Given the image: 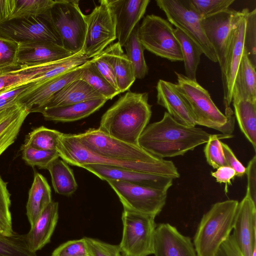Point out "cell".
Returning <instances> with one entry per match:
<instances>
[{
  "mask_svg": "<svg viewBox=\"0 0 256 256\" xmlns=\"http://www.w3.org/2000/svg\"><path fill=\"white\" fill-rule=\"evenodd\" d=\"M238 204L234 200L217 202L203 215L194 237L198 256H214L233 230Z\"/></svg>",
  "mask_w": 256,
  "mask_h": 256,
  "instance_id": "5b68a950",
  "label": "cell"
},
{
  "mask_svg": "<svg viewBox=\"0 0 256 256\" xmlns=\"http://www.w3.org/2000/svg\"><path fill=\"white\" fill-rule=\"evenodd\" d=\"M246 26V20L244 16L232 32L227 52L224 74L222 77L225 108H230V104L232 102L234 82L244 52Z\"/></svg>",
  "mask_w": 256,
  "mask_h": 256,
  "instance_id": "ffe728a7",
  "label": "cell"
},
{
  "mask_svg": "<svg viewBox=\"0 0 256 256\" xmlns=\"http://www.w3.org/2000/svg\"><path fill=\"white\" fill-rule=\"evenodd\" d=\"M155 216L124 208L121 241L118 245L124 256H148L154 254L157 224Z\"/></svg>",
  "mask_w": 256,
  "mask_h": 256,
  "instance_id": "ba28073f",
  "label": "cell"
},
{
  "mask_svg": "<svg viewBox=\"0 0 256 256\" xmlns=\"http://www.w3.org/2000/svg\"><path fill=\"white\" fill-rule=\"evenodd\" d=\"M114 16L116 37L122 47L144 16L150 0H107Z\"/></svg>",
  "mask_w": 256,
  "mask_h": 256,
  "instance_id": "ac0fdd59",
  "label": "cell"
},
{
  "mask_svg": "<svg viewBox=\"0 0 256 256\" xmlns=\"http://www.w3.org/2000/svg\"><path fill=\"white\" fill-rule=\"evenodd\" d=\"M174 32L180 44L184 62L186 76L196 81V70L203 52L200 48L188 36L179 29Z\"/></svg>",
  "mask_w": 256,
  "mask_h": 256,
  "instance_id": "1f68e13d",
  "label": "cell"
},
{
  "mask_svg": "<svg viewBox=\"0 0 256 256\" xmlns=\"http://www.w3.org/2000/svg\"><path fill=\"white\" fill-rule=\"evenodd\" d=\"M7 108L2 110V111H0V120H1V119L4 117V114H6V110H7Z\"/></svg>",
  "mask_w": 256,
  "mask_h": 256,
  "instance_id": "11a10c76",
  "label": "cell"
},
{
  "mask_svg": "<svg viewBox=\"0 0 256 256\" xmlns=\"http://www.w3.org/2000/svg\"><path fill=\"white\" fill-rule=\"evenodd\" d=\"M233 137L232 135L211 134L204 148L207 162L213 168L228 166L222 146L221 140Z\"/></svg>",
  "mask_w": 256,
  "mask_h": 256,
  "instance_id": "74e56055",
  "label": "cell"
},
{
  "mask_svg": "<svg viewBox=\"0 0 256 256\" xmlns=\"http://www.w3.org/2000/svg\"><path fill=\"white\" fill-rule=\"evenodd\" d=\"M248 10L242 11L229 10L202 19L206 36L217 56L222 77L224 76L226 60L232 32Z\"/></svg>",
  "mask_w": 256,
  "mask_h": 256,
  "instance_id": "4fadbf2b",
  "label": "cell"
},
{
  "mask_svg": "<svg viewBox=\"0 0 256 256\" xmlns=\"http://www.w3.org/2000/svg\"><path fill=\"white\" fill-rule=\"evenodd\" d=\"M14 232L13 233H11L8 230H4L3 228L0 226V234L4 235V236H11L14 234Z\"/></svg>",
  "mask_w": 256,
  "mask_h": 256,
  "instance_id": "db71d44e",
  "label": "cell"
},
{
  "mask_svg": "<svg viewBox=\"0 0 256 256\" xmlns=\"http://www.w3.org/2000/svg\"><path fill=\"white\" fill-rule=\"evenodd\" d=\"M7 72H9V71H6V70H0V75Z\"/></svg>",
  "mask_w": 256,
  "mask_h": 256,
  "instance_id": "9f6ffc18",
  "label": "cell"
},
{
  "mask_svg": "<svg viewBox=\"0 0 256 256\" xmlns=\"http://www.w3.org/2000/svg\"><path fill=\"white\" fill-rule=\"evenodd\" d=\"M56 150L60 158L67 164L81 167L86 164H98L178 178L180 174L174 163L166 160L159 164L120 160L96 154L84 146L74 134H62Z\"/></svg>",
  "mask_w": 256,
  "mask_h": 256,
  "instance_id": "3957f363",
  "label": "cell"
},
{
  "mask_svg": "<svg viewBox=\"0 0 256 256\" xmlns=\"http://www.w3.org/2000/svg\"><path fill=\"white\" fill-rule=\"evenodd\" d=\"M16 6V0H0V22L10 18Z\"/></svg>",
  "mask_w": 256,
  "mask_h": 256,
  "instance_id": "816d5d0a",
  "label": "cell"
},
{
  "mask_svg": "<svg viewBox=\"0 0 256 256\" xmlns=\"http://www.w3.org/2000/svg\"><path fill=\"white\" fill-rule=\"evenodd\" d=\"M85 15L86 33L82 52L88 60L100 54L116 39L114 16L107 0H100Z\"/></svg>",
  "mask_w": 256,
  "mask_h": 256,
  "instance_id": "8fae6325",
  "label": "cell"
},
{
  "mask_svg": "<svg viewBox=\"0 0 256 256\" xmlns=\"http://www.w3.org/2000/svg\"><path fill=\"white\" fill-rule=\"evenodd\" d=\"M232 96L256 102V68L244 50L235 78Z\"/></svg>",
  "mask_w": 256,
  "mask_h": 256,
  "instance_id": "f1b7e54d",
  "label": "cell"
},
{
  "mask_svg": "<svg viewBox=\"0 0 256 256\" xmlns=\"http://www.w3.org/2000/svg\"><path fill=\"white\" fill-rule=\"evenodd\" d=\"M107 100L102 98L64 106L45 108L38 112L47 120L72 122L88 116L102 107Z\"/></svg>",
  "mask_w": 256,
  "mask_h": 256,
  "instance_id": "cb8c5ba5",
  "label": "cell"
},
{
  "mask_svg": "<svg viewBox=\"0 0 256 256\" xmlns=\"http://www.w3.org/2000/svg\"><path fill=\"white\" fill-rule=\"evenodd\" d=\"M234 0H190L195 10L204 18L228 9Z\"/></svg>",
  "mask_w": 256,
  "mask_h": 256,
  "instance_id": "b9f144b4",
  "label": "cell"
},
{
  "mask_svg": "<svg viewBox=\"0 0 256 256\" xmlns=\"http://www.w3.org/2000/svg\"><path fill=\"white\" fill-rule=\"evenodd\" d=\"M175 74L176 88L188 103L196 124L214 129L224 135H232L235 118L230 107L225 108L224 114L214 102L208 92L197 81L176 72Z\"/></svg>",
  "mask_w": 256,
  "mask_h": 256,
  "instance_id": "277c9868",
  "label": "cell"
},
{
  "mask_svg": "<svg viewBox=\"0 0 256 256\" xmlns=\"http://www.w3.org/2000/svg\"><path fill=\"white\" fill-rule=\"evenodd\" d=\"M0 36L18 43L45 42L62 46L52 25L42 16L12 18L1 22Z\"/></svg>",
  "mask_w": 256,
  "mask_h": 256,
  "instance_id": "5bb4252c",
  "label": "cell"
},
{
  "mask_svg": "<svg viewBox=\"0 0 256 256\" xmlns=\"http://www.w3.org/2000/svg\"><path fill=\"white\" fill-rule=\"evenodd\" d=\"M232 236L244 256L256 250V204L246 196L238 202Z\"/></svg>",
  "mask_w": 256,
  "mask_h": 256,
  "instance_id": "e0dca14e",
  "label": "cell"
},
{
  "mask_svg": "<svg viewBox=\"0 0 256 256\" xmlns=\"http://www.w3.org/2000/svg\"><path fill=\"white\" fill-rule=\"evenodd\" d=\"M90 60L102 75L115 89L118 90L114 70L108 60L101 54Z\"/></svg>",
  "mask_w": 256,
  "mask_h": 256,
  "instance_id": "bcb514c9",
  "label": "cell"
},
{
  "mask_svg": "<svg viewBox=\"0 0 256 256\" xmlns=\"http://www.w3.org/2000/svg\"><path fill=\"white\" fill-rule=\"evenodd\" d=\"M18 104L16 98H0V112Z\"/></svg>",
  "mask_w": 256,
  "mask_h": 256,
  "instance_id": "f5cc1de1",
  "label": "cell"
},
{
  "mask_svg": "<svg viewBox=\"0 0 256 256\" xmlns=\"http://www.w3.org/2000/svg\"><path fill=\"white\" fill-rule=\"evenodd\" d=\"M157 104L164 108L178 122L196 126L194 116L188 103L178 92L176 84L159 80L156 86Z\"/></svg>",
  "mask_w": 256,
  "mask_h": 256,
  "instance_id": "7402d4cb",
  "label": "cell"
},
{
  "mask_svg": "<svg viewBox=\"0 0 256 256\" xmlns=\"http://www.w3.org/2000/svg\"><path fill=\"white\" fill-rule=\"evenodd\" d=\"M124 208L156 216L166 203L167 191L130 182L108 180Z\"/></svg>",
  "mask_w": 256,
  "mask_h": 256,
  "instance_id": "7c38bea8",
  "label": "cell"
},
{
  "mask_svg": "<svg viewBox=\"0 0 256 256\" xmlns=\"http://www.w3.org/2000/svg\"><path fill=\"white\" fill-rule=\"evenodd\" d=\"M80 79L88 84L107 100L120 94L99 72L91 60L83 64Z\"/></svg>",
  "mask_w": 256,
  "mask_h": 256,
  "instance_id": "836d02e7",
  "label": "cell"
},
{
  "mask_svg": "<svg viewBox=\"0 0 256 256\" xmlns=\"http://www.w3.org/2000/svg\"><path fill=\"white\" fill-rule=\"evenodd\" d=\"M224 158L228 166L232 168L236 175L242 177L246 174V168L238 160L234 154L226 144L221 142Z\"/></svg>",
  "mask_w": 256,
  "mask_h": 256,
  "instance_id": "c3c4849f",
  "label": "cell"
},
{
  "mask_svg": "<svg viewBox=\"0 0 256 256\" xmlns=\"http://www.w3.org/2000/svg\"><path fill=\"white\" fill-rule=\"evenodd\" d=\"M72 54L62 46L49 42L18 43L17 64L20 66H32L60 60Z\"/></svg>",
  "mask_w": 256,
  "mask_h": 256,
  "instance_id": "44dd1931",
  "label": "cell"
},
{
  "mask_svg": "<svg viewBox=\"0 0 256 256\" xmlns=\"http://www.w3.org/2000/svg\"><path fill=\"white\" fill-rule=\"evenodd\" d=\"M52 25L62 46L72 54L82 50L86 33L85 14L78 0H56L42 16Z\"/></svg>",
  "mask_w": 256,
  "mask_h": 256,
  "instance_id": "8992f818",
  "label": "cell"
},
{
  "mask_svg": "<svg viewBox=\"0 0 256 256\" xmlns=\"http://www.w3.org/2000/svg\"><path fill=\"white\" fill-rule=\"evenodd\" d=\"M52 201L51 188L46 180L40 174L35 173L26 206V216L30 226Z\"/></svg>",
  "mask_w": 256,
  "mask_h": 256,
  "instance_id": "83f0119b",
  "label": "cell"
},
{
  "mask_svg": "<svg viewBox=\"0 0 256 256\" xmlns=\"http://www.w3.org/2000/svg\"><path fill=\"white\" fill-rule=\"evenodd\" d=\"M154 256H198L190 238L168 223L156 226L154 236Z\"/></svg>",
  "mask_w": 256,
  "mask_h": 256,
  "instance_id": "d6986e66",
  "label": "cell"
},
{
  "mask_svg": "<svg viewBox=\"0 0 256 256\" xmlns=\"http://www.w3.org/2000/svg\"><path fill=\"white\" fill-rule=\"evenodd\" d=\"M248 184L246 196L256 204V156L249 161L246 168Z\"/></svg>",
  "mask_w": 256,
  "mask_h": 256,
  "instance_id": "7dc6e473",
  "label": "cell"
},
{
  "mask_svg": "<svg viewBox=\"0 0 256 256\" xmlns=\"http://www.w3.org/2000/svg\"><path fill=\"white\" fill-rule=\"evenodd\" d=\"M210 174L216 178V182L226 184V192H227L228 186L232 184L231 180L236 176L235 171L228 166L220 167L216 169V171L211 172Z\"/></svg>",
  "mask_w": 256,
  "mask_h": 256,
  "instance_id": "f907efd6",
  "label": "cell"
},
{
  "mask_svg": "<svg viewBox=\"0 0 256 256\" xmlns=\"http://www.w3.org/2000/svg\"><path fill=\"white\" fill-rule=\"evenodd\" d=\"M30 113L25 106L18 103L8 108L0 120V156L14 142Z\"/></svg>",
  "mask_w": 256,
  "mask_h": 256,
  "instance_id": "4316f807",
  "label": "cell"
},
{
  "mask_svg": "<svg viewBox=\"0 0 256 256\" xmlns=\"http://www.w3.org/2000/svg\"><path fill=\"white\" fill-rule=\"evenodd\" d=\"M246 26L244 36V50L253 66L256 68V9L245 15Z\"/></svg>",
  "mask_w": 256,
  "mask_h": 256,
  "instance_id": "ab89813d",
  "label": "cell"
},
{
  "mask_svg": "<svg viewBox=\"0 0 256 256\" xmlns=\"http://www.w3.org/2000/svg\"><path fill=\"white\" fill-rule=\"evenodd\" d=\"M62 132L46 128H37L30 132L24 146L46 150H56Z\"/></svg>",
  "mask_w": 256,
  "mask_h": 256,
  "instance_id": "e575fe53",
  "label": "cell"
},
{
  "mask_svg": "<svg viewBox=\"0 0 256 256\" xmlns=\"http://www.w3.org/2000/svg\"><path fill=\"white\" fill-rule=\"evenodd\" d=\"M80 168L106 180L122 181L167 191L172 185V178L114 166L86 164Z\"/></svg>",
  "mask_w": 256,
  "mask_h": 256,
  "instance_id": "9a60e30c",
  "label": "cell"
},
{
  "mask_svg": "<svg viewBox=\"0 0 256 256\" xmlns=\"http://www.w3.org/2000/svg\"><path fill=\"white\" fill-rule=\"evenodd\" d=\"M114 70L120 93L130 89L135 82L132 64L118 42L108 46L101 54Z\"/></svg>",
  "mask_w": 256,
  "mask_h": 256,
  "instance_id": "d4e9b609",
  "label": "cell"
},
{
  "mask_svg": "<svg viewBox=\"0 0 256 256\" xmlns=\"http://www.w3.org/2000/svg\"><path fill=\"white\" fill-rule=\"evenodd\" d=\"M157 6L166 14L169 22L192 40L211 61L216 62V54L205 34L202 18L190 0H157Z\"/></svg>",
  "mask_w": 256,
  "mask_h": 256,
  "instance_id": "52a82bcc",
  "label": "cell"
},
{
  "mask_svg": "<svg viewBox=\"0 0 256 256\" xmlns=\"http://www.w3.org/2000/svg\"><path fill=\"white\" fill-rule=\"evenodd\" d=\"M52 256H91L84 238L63 243L52 252Z\"/></svg>",
  "mask_w": 256,
  "mask_h": 256,
  "instance_id": "ee69618b",
  "label": "cell"
},
{
  "mask_svg": "<svg viewBox=\"0 0 256 256\" xmlns=\"http://www.w3.org/2000/svg\"><path fill=\"white\" fill-rule=\"evenodd\" d=\"M58 219V204L52 201L44 210L26 234L30 250L36 253L48 244Z\"/></svg>",
  "mask_w": 256,
  "mask_h": 256,
  "instance_id": "603a6c76",
  "label": "cell"
},
{
  "mask_svg": "<svg viewBox=\"0 0 256 256\" xmlns=\"http://www.w3.org/2000/svg\"><path fill=\"white\" fill-rule=\"evenodd\" d=\"M18 48V42L0 36V70L10 71L19 68Z\"/></svg>",
  "mask_w": 256,
  "mask_h": 256,
  "instance_id": "60d3db41",
  "label": "cell"
},
{
  "mask_svg": "<svg viewBox=\"0 0 256 256\" xmlns=\"http://www.w3.org/2000/svg\"><path fill=\"white\" fill-rule=\"evenodd\" d=\"M54 2L52 0H16L15 9L10 19L44 16L48 12Z\"/></svg>",
  "mask_w": 256,
  "mask_h": 256,
  "instance_id": "8d00e7d4",
  "label": "cell"
},
{
  "mask_svg": "<svg viewBox=\"0 0 256 256\" xmlns=\"http://www.w3.org/2000/svg\"><path fill=\"white\" fill-rule=\"evenodd\" d=\"M74 134L86 148L108 158L148 164H159L165 160L152 155L139 146L115 138L98 128H90L84 132Z\"/></svg>",
  "mask_w": 256,
  "mask_h": 256,
  "instance_id": "9c48e42d",
  "label": "cell"
},
{
  "mask_svg": "<svg viewBox=\"0 0 256 256\" xmlns=\"http://www.w3.org/2000/svg\"><path fill=\"white\" fill-rule=\"evenodd\" d=\"M214 256H244L232 234L221 244Z\"/></svg>",
  "mask_w": 256,
  "mask_h": 256,
  "instance_id": "681fc988",
  "label": "cell"
},
{
  "mask_svg": "<svg viewBox=\"0 0 256 256\" xmlns=\"http://www.w3.org/2000/svg\"><path fill=\"white\" fill-rule=\"evenodd\" d=\"M138 24L134 28L124 47L126 55L130 62L136 78L142 79L148 74V68L144 56V48L138 36Z\"/></svg>",
  "mask_w": 256,
  "mask_h": 256,
  "instance_id": "d6a6232c",
  "label": "cell"
},
{
  "mask_svg": "<svg viewBox=\"0 0 256 256\" xmlns=\"http://www.w3.org/2000/svg\"><path fill=\"white\" fill-rule=\"evenodd\" d=\"M83 64L42 84L34 85L30 82L32 85L18 96L16 102L25 106L30 113L38 112L56 92L80 78Z\"/></svg>",
  "mask_w": 256,
  "mask_h": 256,
  "instance_id": "2e32d148",
  "label": "cell"
},
{
  "mask_svg": "<svg viewBox=\"0 0 256 256\" xmlns=\"http://www.w3.org/2000/svg\"><path fill=\"white\" fill-rule=\"evenodd\" d=\"M148 99L146 92H126L104 114L98 128L115 138L139 146V138L152 114Z\"/></svg>",
  "mask_w": 256,
  "mask_h": 256,
  "instance_id": "7a4b0ae2",
  "label": "cell"
},
{
  "mask_svg": "<svg viewBox=\"0 0 256 256\" xmlns=\"http://www.w3.org/2000/svg\"><path fill=\"white\" fill-rule=\"evenodd\" d=\"M0 256H37L29 248L26 234H0Z\"/></svg>",
  "mask_w": 256,
  "mask_h": 256,
  "instance_id": "d590c367",
  "label": "cell"
},
{
  "mask_svg": "<svg viewBox=\"0 0 256 256\" xmlns=\"http://www.w3.org/2000/svg\"><path fill=\"white\" fill-rule=\"evenodd\" d=\"M54 191L64 196H70L77 190L78 185L72 170L67 163L58 158L48 166Z\"/></svg>",
  "mask_w": 256,
  "mask_h": 256,
  "instance_id": "4dcf8cb0",
  "label": "cell"
},
{
  "mask_svg": "<svg viewBox=\"0 0 256 256\" xmlns=\"http://www.w3.org/2000/svg\"><path fill=\"white\" fill-rule=\"evenodd\" d=\"M174 30L168 20L152 14L144 18L138 33L145 50L171 62H182L180 46Z\"/></svg>",
  "mask_w": 256,
  "mask_h": 256,
  "instance_id": "30bf717a",
  "label": "cell"
},
{
  "mask_svg": "<svg viewBox=\"0 0 256 256\" xmlns=\"http://www.w3.org/2000/svg\"><path fill=\"white\" fill-rule=\"evenodd\" d=\"M84 238L91 256H124L118 245L110 244L91 238Z\"/></svg>",
  "mask_w": 256,
  "mask_h": 256,
  "instance_id": "f6af8a7d",
  "label": "cell"
},
{
  "mask_svg": "<svg viewBox=\"0 0 256 256\" xmlns=\"http://www.w3.org/2000/svg\"><path fill=\"white\" fill-rule=\"evenodd\" d=\"M234 114L239 128L256 150V102L232 96Z\"/></svg>",
  "mask_w": 256,
  "mask_h": 256,
  "instance_id": "f546056e",
  "label": "cell"
},
{
  "mask_svg": "<svg viewBox=\"0 0 256 256\" xmlns=\"http://www.w3.org/2000/svg\"><path fill=\"white\" fill-rule=\"evenodd\" d=\"M210 136L202 128L178 122L165 112L160 120L146 126L139 138L138 145L152 155L164 159L184 155L206 143Z\"/></svg>",
  "mask_w": 256,
  "mask_h": 256,
  "instance_id": "6da1fadb",
  "label": "cell"
},
{
  "mask_svg": "<svg viewBox=\"0 0 256 256\" xmlns=\"http://www.w3.org/2000/svg\"><path fill=\"white\" fill-rule=\"evenodd\" d=\"M102 98H104L88 84L79 78L71 82L56 92L42 108Z\"/></svg>",
  "mask_w": 256,
  "mask_h": 256,
  "instance_id": "484cf974",
  "label": "cell"
},
{
  "mask_svg": "<svg viewBox=\"0 0 256 256\" xmlns=\"http://www.w3.org/2000/svg\"><path fill=\"white\" fill-rule=\"evenodd\" d=\"M10 204V194L7 188V183L0 175V226L13 233Z\"/></svg>",
  "mask_w": 256,
  "mask_h": 256,
  "instance_id": "7bdbcfd3",
  "label": "cell"
},
{
  "mask_svg": "<svg viewBox=\"0 0 256 256\" xmlns=\"http://www.w3.org/2000/svg\"><path fill=\"white\" fill-rule=\"evenodd\" d=\"M22 156L28 164L44 169L54 160L60 158L57 150H46L25 146H22Z\"/></svg>",
  "mask_w": 256,
  "mask_h": 256,
  "instance_id": "f35d334b",
  "label": "cell"
}]
</instances>
